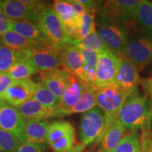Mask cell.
<instances>
[{"label":"cell","instance_id":"27","mask_svg":"<svg viewBox=\"0 0 152 152\" xmlns=\"http://www.w3.org/2000/svg\"><path fill=\"white\" fill-rule=\"evenodd\" d=\"M80 50L84 59L85 83L89 87H94L95 73H96L98 62V53L87 49H80Z\"/></svg>","mask_w":152,"mask_h":152},{"label":"cell","instance_id":"12","mask_svg":"<svg viewBox=\"0 0 152 152\" xmlns=\"http://www.w3.org/2000/svg\"><path fill=\"white\" fill-rule=\"evenodd\" d=\"M88 87L85 81L71 75L69 85L60 99L59 106L55 109V117H63V114L77 103Z\"/></svg>","mask_w":152,"mask_h":152},{"label":"cell","instance_id":"29","mask_svg":"<svg viewBox=\"0 0 152 152\" xmlns=\"http://www.w3.org/2000/svg\"><path fill=\"white\" fill-rule=\"evenodd\" d=\"M75 132L73 126L65 121H54L49 124L47 136V142L49 145L70 133Z\"/></svg>","mask_w":152,"mask_h":152},{"label":"cell","instance_id":"36","mask_svg":"<svg viewBox=\"0 0 152 152\" xmlns=\"http://www.w3.org/2000/svg\"><path fill=\"white\" fill-rule=\"evenodd\" d=\"M46 146L44 144H20L15 152H45Z\"/></svg>","mask_w":152,"mask_h":152},{"label":"cell","instance_id":"30","mask_svg":"<svg viewBox=\"0 0 152 152\" xmlns=\"http://www.w3.org/2000/svg\"><path fill=\"white\" fill-rule=\"evenodd\" d=\"M140 136L137 130L125 134L113 152H140Z\"/></svg>","mask_w":152,"mask_h":152},{"label":"cell","instance_id":"11","mask_svg":"<svg viewBox=\"0 0 152 152\" xmlns=\"http://www.w3.org/2000/svg\"><path fill=\"white\" fill-rule=\"evenodd\" d=\"M0 128L18 139L20 144H26V120L16 107L0 99Z\"/></svg>","mask_w":152,"mask_h":152},{"label":"cell","instance_id":"33","mask_svg":"<svg viewBox=\"0 0 152 152\" xmlns=\"http://www.w3.org/2000/svg\"><path fill=\"white\" fill-rule=\"evenodd\" d=\"M20 144L16 137L0 128V152H15Z\"/></svg>","mask_w":152,"mask_h":152},{"label":"cell","instance_id":"13","mask_svg":"<svg viewBox=\"0 0 152 152\" xmlns=\"http://www.w3.org/2000/svg\"><path fill=\"white\" fill-rule=\"evenodd\" d=\"M36 83L27 78L14 80L1 98L9 105L18 107L33 98Z\"/></svg>","mask_w":152,"mask_h":152},{"label":"cell","instance_id":"9","mask_svg":"<svg viewBox=\"0 0 152 152\" xmlns=\"http://www.w3.org/2000/svg\"><path fill=\"white\" fill-rule=\"evenodd\" d=\"M140 1L139 0H111L102 1L100 10L122 25H134Z\"/></svg>","mask_w":152,"mask_h":152},{"label":"cell","instance_id":"38","mask_svg":"<svg viewBox=\"0 0 152 152\" xmlns=\"http://www.w3.org/2000/svg\"><path fill=\"white\" fill-rule=\"evenodd\" d=\"M11 30V20L0 8V37Z\"/></svg>","mask_w":152,"mask_h":152},{"label":"cell","instance_id":"6","mask_svg":"<svg viewBox=\"0 0 152 152\" xmlns=\"http://www.w3.org/2000/svg\"><path fill=\"white\" fill-rule=\"evenodd\" d=\"M62 51L45 40L37 41L30 49V58L39 73L62 68Z\"/></svg>","mask_w":152,"mask_h":152},{"label":"cell","instance_id":"42","mask_svg":"<svg viewBox=\"0 0 152 152\" xmlns=\"http://www.w3.org/2000/svg\"><path fill=\"white\" fill-rule=\"evenodd\" d=\"M151 152H152V146H151Z\"/></svg>","mask_w":152,"mask_h":152},{"label":"cell","instance_id":"10","mask_svg":"<svg viewBox=\"0 0 152 152\" xmlns=\"http://www.w3.org/2000/svg\"><path fill=\"white\" fill-rule=\"evenodd\" d=\"M120 58L111 51L98 54V62L95 73L94 88L116 85Z\"/></svg>","mask_w":152,"mask_h":152},{"label":"cell","instance_id":"26","mask_svg":"<svg viewBox=\"0 0 152 152\" xmlns=\"http://www.w3.org/2000/svg\"><path fill=\"white\" fill-rule=\"evenodd\" d=\"M96 106V97H95V89L93 87H89L83 96L80 99L77 103L73 106L71 109L66 111L63 114V117L74 113H84L90 111Z\"/></svg>","mask_w":152,"mask_h":152},{"label":"cell","instance_id":"1","mask_svg":"<svg viewBox=\"0 0 152 152\" xmlns=\"http://www.w3.org/2000/svg\"><path fill=\"white\" fill-rule=\"evenodd\" d=\"M118 121L126 131L137 130L152 123V101L149 95L140 94L138 90L127 98Z\"/></svg>","mask_w":152,"mask_h":152},{"label":"cell","instance_id":"39","mask_svg":"<svg viewBox=\"0 0 152 152\" xmlns=\"http://www.w3.org/2000/svg\"><path fill=\"white\" fill-rule=\"evenodd\" d=\"M68 2L71 4L72 7H73L74 12L77 16H81L87 11H92L89 10L85 6L80 2L78 0H68Z\"/></svg>","mask_w":152,"mask_h":152},{"label":"cell","instance_id":"28","mask_svg":"<svg viewBox=\"0 0 152 152\" xmlns=\"http://www.w3.org/2000/svg\"><path fill=\"white\" fill-rule=\"evenodd\" d=\"M33 99L50 109H56L60 104V99L48 90L42 83H36Z\"/></svg>","mask_w":152,"mask_h":152},{"label":"cell","instance_id":"17","mask_svg":"<svg viewBox=\"0 0 152 152\" xmlns=\"http://www.w3.org/2000/svg\"><path fill=\"white\" fill-rule=\"evenodd\" d=\"M16 109L26 120H45L49 118L55 117V109L45 107L35 99L27 101Z\"/></svg>","mask_w":152,"mask_h":152},{"label":"cell","instance_id":"24","mask_svg":"<svg viewBox=\"0 0 152 152\" xmlns=\"http://www.w3.org/2000/svg\"><path fill=\"white\" fill-rule=\"evenodd\" d=\"M72 45L80 49L92 50L98 54L104 51L109 50L96 30L84 37L73 41Z\"/></svg>","mask_w":152,"mask_h":152},{"label":"cell","instance_id":"7","mask_svg":"<svg viewBox=\"0 0 152 152\" xmlns=\"http://www.w3.org/2000/svg\"><path fill=\"white\" fill-rule=\"evenodd\" d=\"M0 8L11 20H28L37 24L39 15L45 7L37 1H0Z\"/></svg>","mask_w":152,"mask_h":152},{"label":"cell","instance_id":"25","mask_svg":"<svg viewBox=\"0 0 152 152\" xmlns=\"http://www.w3.org/2000/svg\"><path fill=\"white\" fill-rule=\"evenodd\" d=\"M37 68L30 57L19 61L7 72L14 80L29 78L30 76L37 73Z\"/></svg>","mask_w":152,"mask_h":152},{"label":"cell","instance_id":"37","mask_svg":"<svg viewBox=\"0 0 152 152\" xmlns=\"http://www.w3.org/2000/svg\"><path fill=\"white\" fill-rule=\"evenodd\" d=\"M14 82V80L7 73H0V99Z\"/></svg>","mask_w":152,"mask_h":152},{"label":"cell","instance_id":"4","mask_svg":"<svg viewBox=\"0 0 152 152\" xmlns=\"http://www.w3.org/2000/svg\"><path fill=\"white\" fill-rule=\"evenodd\" d=\"M39 26L44 39L56 49L62 51L72 45V42L66 37L59 18L52 9L45 8L38 18Z\"/></svg>","mask_w":152,"mask_h":152},{"label":"cell","instance_id":"23","mask_svg":"<svg viewBox=\"0 0 152 152\" xmlns=\"http://www.w3.org/2000/svg\"><path fill=\"white\" fill-rule=\"evenodd\" d=\"M1 42L6 46L14 50L29 51L37 41L26 39L11 30L1 36Z\"/></svg>","mask_w":152,"mask_h":152},{"label":"cell","instance_id":"20","mask_svg":"<svg viewBox=\"0 0 152 152\" xmlns=\"http://www.w3.org/2000/svg\"><path fill=\"white\" fill-rule=\"evenodd\" d=\"M30 57L29 51H16L0 41V73H7L19 61Z\"/></svg>","mask_w":152,"mask_h":152},{"label":"cell","instance_id":"32","mask_svg":"<svg viewBox=\"0 0 152 152\" xmlns=\"http://www.w3.org/2000/svg\"><path fill=\"white\" fill-rule=\"evenodd\" d=\"M52 9L59 18L61 23L73 22L77 17L68 1H61V0L54 1Z\"/></svg>","mask_w":152,"mask_h":152},{"label":"cell","instance_id":"3","mask_svg":"<svg viewBox=\"0 0 152 152\" xmlns=\"http://www.w3.org/2000/svg\"><path fill=\"white\" fill-rule=\"evenodd\" d=\"M94 89L96 106L102 110L105 118V134L118 120L120 112L130 95L115 85Z\"/></svg>","mask_w":152,"mask_h":152},{"label":"cell","instance_id":"35","mask_svg":"<svg viewBox=\"0 0 152 152\" xmlns=\"http://www.w3.org/2000/svg\"><path fill=\"white\" fill-rule=\"evenodd\" d=\"M62 26L66 36L71 41L77 40L80 38L78 30L75 23V20L67 23H62Z\"/></svg>","mask_w":152,"mask_h":152},{"label":"cell","instance_id":"14","mask_svg":"<svg viewBox=\"0 0 152 152\" xmlns=\"http://www.w3.org/2000/svg\"><path fill=\"white\" fill-rule=\"evenodd\" d=\"M140 80V71L137 67L127 58H120L116 85L130 95L137 90Z\"/></svg>","mask_w":152,"mask_h":152},{"label":"cell","instance_id":"16","mask_svg":"<svg viewBox=\"0 0 152 152\" xmlns=\"http://www.w3.org/2000/svg\"><path fill=\"white\" fill-rule=\"evenodd\" d=\"M62 68L85 82L84 59L80 49L70 45L61 52Z\"/></svg>","mask_w":152,"mask_h":152},{"label":"cell","instance_id":"31","mask_svg":"<svg viewBox=\"0 0 152 152\" xmlns=\"http://www.w3.org/2000/svg\"><path fill=\"white\" fill-rule=\"evenodd\" d=\"M75 23L78 30L80 38L88 35L96 30L95 12L87 11L81 16H77L75 20Z\"/></svg>","mask_w":152,"mask_h":152},{"label":"cell","instance_id":"2","mask_svg":"<svg viewBox=\"0 0 152 152\" xmlns=\"http://www.w3.org/2000/svg\"><path fill=\"white\" fill-rule=\"evenodd\" d=\"M95 26L96 33L109 51L119 58H124L128 37L123 25L100 11L95 18Z\"/></svg>","mask_w":152,"mask_h":152},{"label":"cell","instance_id":"8","mask_svg":"<svg viewBox=\"0 0 152 152\" xmlns=\"http://www.w3.org/2000/svg\"><path fill=\"white\" fill-rule=\"evenodd\" d=\"M125 58L131 61L142 71L152 61V37L144 34L128 38Z\"/></svg>","mask_w":152,"mask_h":152},{"label":"cell","instance_id":"15","mask_svg":"<svg viewBox=\"0 0 152 152\" xmlns=\"http://www.w3.org/2000/svg\"><path fill=\"white\" fill-rule=\"evenodd\" d=\"M42 83L58 98L61 99L70 83L71 74L63 68L41 73Z\"/></svg>","mask_w":152,"mask_h":152},{"label":"cell","instance_id":"41","mask_svg":"<svg viewBox=\"0 0 152 152\" xmlns=\"http://www.w3.org/2000/svg\"><path fill=\"white\" fill-rule=\"evenodd\" d=\"M85 148V146L83 144H77L75 145V147H73L72 149L68 150V151H64V152H83L84 151Z\"/></svg>","mask_w":152,"mask_h":152},{"label":"cell","instance_id":"21","mask_svg":"<svg viewBox=\"0 0 152 152\" xmlns=\"http://www.w3.org/2000/svg\"><path fill=\"white\" fill-rule=\"evenodd\" d=\"M11 30L30 40H45L37 24L30 20H11Z\"/></svg>","mask_w":152,"mask_h":152},{"label":"cell","instance_id":"19","mask_svg":"<svg viewBox=\"0 0 152 152\" xmlns=\"http://www.w3.org/2000/svg\"><path fill=\"white\" fill-rule=\"evenodd\" d=\"M125 127L117 120L101 140L98 152H113L125 135Z\"/></svg>","mask_w":152,"mask_h":152},{"label":"cell","instance_id":"18","mask_svg":"<svg viewBox=\"0 0 152 152\" xmlns=\"http://www.w3.org/2000/svg\"><path fill=\"white\" fill-rule=\"evenodd\" d=\"M49 124L45 120H26L25 128L26 143L44 144L47 142Z\"/></svg>","mask_w":152,"mask_h":152},{"label":"cell","instance_id":"22","mask_svg":"<svg viewBox=\"0 0 152 152\" xmlns=\"http://www.w3.org/2000/svg\"><path fill=\"white\" fill-rule=\"evenodd\" d=\"M135 26L144 35L152 37V1L146 0L140 1Z\"/></svg>","mask_w":152,"mask_h":152},{"label":"cell","instance_id":"40","mask_svg":"<svg viewBox=\"0 0 152 152\" xmlns=\"http://www.w3.org/2000/svg\"><path fill=\"white\" fill-rule=\"evenodd\" d=\"M140 85H142V88L147 94L152 101V77L149 78H145L140 80Z\"/></svg>","mask_w":152,"mask_h":152},{"label":"cell","instance_id":"34","mask_svg":"<svg viewBox=\"0 0 152 152\" xmlns=\"http://www.w3.org/2000/svg\"><path fill=\"white\" fill-rule=\"evenodd\" d=\"M75 132L67 134L49 145L54 152H64L75 147Z\"/></svg>","mask_w":152,"mask_h":152},{"label":"cell","instance_id":"5","mask_svg":"<svg viewBox=\"0 0 152 152\" xmlns=\"http://www.w3.org/2000/svg\"><path fill=\"white\" fill-rule=\"evenodd\" d=\"M105 132L104 112L97 106L83 113L80 125V137L82 144L86 146L100 142Z\"/></svg>","mask_w":152,"mask_h":152}]
</instances>
